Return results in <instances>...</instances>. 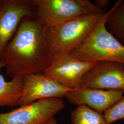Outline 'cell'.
<instances>
[{
  "instance_id": "6da1fadb",
  "label": "cell",
  "mask_w": 124,
  "mask_h": 124,
  "mask_svg": "<svg viewBox=\"0 0 124 124\" xmlns=\"http://www.w3.org/2000/svg\"><path fill=\"white\" fill-rule=\"evenodd\" d=\"M47 30L36 14L23 19L1 59L8 76L43 74L52 60Z\"/></svg>"
},
{
  "instance_id": "7a4b0ae2",
  "label": "cell",
  "mask_w": 124,
  "mask_h": 124,
  "mask_svg": "<svg viewBox=\"0 0 124 124\" xmlns=\"http://www.w3.org/2000/svg\"><path fill=\"white\" fill-rule=\"evenodd\" d=\"M110 10L85 40L69 54L78 60L97 62L111 61L124 65V45L107 29L105 23Z\"/></svg>"
},
{
  "instance_id": "3957f363",
  "label": "cell",
  "mask_w": 124,
  "mask_h": 124,
  "mask_svg": "<svg viewBox=\"0 0 124 124\" xmlns=\"http://www.w3.org/2000/svg\"><path fill=\"white\" fill-rule=\"evenodd\" d=\"M91 14L47 28V38L52 60L70 53L88 36L106 13Z\"/></svg>"
},
{
  "instance_id": "277c9868",
  "label": "cell",
  "mask_w": 124,
  "mask_h": 124,
  "mask_svg": "<svg viewBox=\"0 0 124 124\" xmlns=\"http://www.w3.org/2000/svg\"><path fill=\"white\" fill-rule=\"evenodd\" d=\"M36 16L47 28L80 16L105 11L88 0H31Z\"/></svg>"
},
{
  "instance_id": "5b68a950",
  "label": "cell",
  "mask_w": 124,
  "mask_h": 124,
  "mask_svg": "<svg viewBox=\"0 0 124 124\" xmlns=\"http://www.w3.org/2000/svg\"><path fill=\"white\" fill-rule=\"evenodd\" d=\"M65 107L62 98L41 99L12 111L0 113V124H42Z\"/></svg>"
},
{
  "instance_id": "8992f818",
  "label": "cell",
  "mask_w": 124,
  "mask_h": 124,
  "mask_svg": "<svg viewBox=\"0 0 124 124\" xmlns=\"http://www.w3.org/2000/svg\"><path fill=\"white\" fill-rule=\"evenodd\" d=\"M35 14L31 0H0V61L22 20Z\"/></svg>"
},
{
  "instance_id": "52a82bcc",
  "label": "cell",
  "mask_w": 124,
  "mask_h": 124,
  "mask_svg": "<svg viewBox=\"0 0 124 124\" xmlns=\"http://www.w3.org/2000/svg\"><path fill=\"white\" fill-rule=\"evenodd\" d=\"M72 90L43 74H26L23 76L22 91L18 106H25L41 99L65 98Z\"/></svg>"
},
{
  "instance_id": "ba28073f",
  "label": "cell",
  "mask_w": 124,
  "mask_h": 124,
  "mask_svg": "<svg viewBox=\"0 0 124 124\" xmlns=\"http://www.w3.org/2000/svg\"><path fill=\"white\" fill-rule=\"evenodd\" d=\"M79 87L124 93V64L111 61L96 62L84 76Z\"/></svg>"
},
{
  "instance_id": "9c48e42d",
  "label": "cell",
  "mask_w": 124,
  "mask_h": 124,
  "mask_svg": "<svg viewBox=\"0 0 124 124\" xmlns=\"http://www.w3.org/2000/svg\"><path fill=\"white\" fill-rule=\"evenodd\" d=\"M96 63L79 60L68 54L53 59L43 74L66 87L75 89L79 87L84 76Z\"/></svg>"
},
{
  "instance_id": "30bf717a",
  "label": "cell",
  "mask_w": 124,
  "mask_h": 124,
  "mask_svg": "<svg viewBox=\"0 0 124 124\" xmlns=\"http://www.w3.org/2000/svg\"><path fill=\"white\" fill-rule=\"evenodd\" d=\"M124 94V93L120 91L78 87L69 92L65 98L76 106L85 105L103 114L118 102Z\"/></svg>"
},
{
  "instance_id": "8fae6325",
  "label": "cell",
  "mask_w": 124,
  "mask_h": 124,
  "mask_svg": "<svg viewBox=\"0 0 124 124\" xmlns=\"http://www.w3.org/2000/svg\"><path fill=\"white\" fill-rule=\"evenodd\" d=\"M2 67H4L3 63L0 61V70ZM23 76L7 81L0 74V106H18L22 91Z\"/></svg>"
},
{
  "instance_id": "7c38bea8",
  "label": "cell",
  "mask_w": 124,
  "mask_h": 124,
  "mask_svg": "<svg viewBox=\"0 0 124 124\" xmlns=\"http://www.w3.org/2000/svg\"><path fill=\"white\" fill-rule=\"evenodd\" d=\"M105 25L107 30L124 45V0H117L113 5Z\"/></svg>"
},
{
  "instance_id": "4fadbf2b",
  "label": "cell",
  "mask_w": 124,
  "mask_h": 124,
  "mask_svg": "<svg viewBox=\"0 0 124 124\" xmlns=\"http://www.w3.org/2000/svg\"><path fill=\"white\" fill-rule=\"evenodd\" d=\"M71 124H108L103 114L85 105L78 106L70 113Z\"/></svg>"
},
{
  "instance_id": "5bb4252c",
  "label": "cell",
  "mask_w": 124,
  "mask_h": 124,
  "mask_svg": "<svg viewBox=\"0 0 124 124\" xmlns=\"http://www.w3.org/2000/svg\"><path fill=\"white\" fill-rule=\"evenodd\" d=\"M103 115L108 124L124 120V94L118 102L105 111Z\"/></svg>"
},
{
  "instance_id": "9a60e30c",
  "label": "cell",
  "mask_w": 124,
  "mask_h": 124,
  "mask_svg": "<svg viewBox=\"0 0 124 124\" xmlns=\"http://www.w3.org/2000/svg\"><path fill=\"white\" fill-rule=\"evenodd\" d=\"M94 3L100 8L104 10V8L108 5V1L106 0H95Z\"/></svg>"
},
{
  "instance_id": "2e32d148",
  "label": "cell",
  "mask_w": 124,
  "mask_h": 124,
  "mask_svg": "<svg viewBox=\"0 0 124 124\" xmlns=\"http://www.w3.org/2000/svg\"><path fill=\"white\" fill-rule=\"evenodd\" d=\"M42 124H58V121L56 119L54 118V117L51 118L47 121H45Z\"/></svg>"
}]
</instances>
